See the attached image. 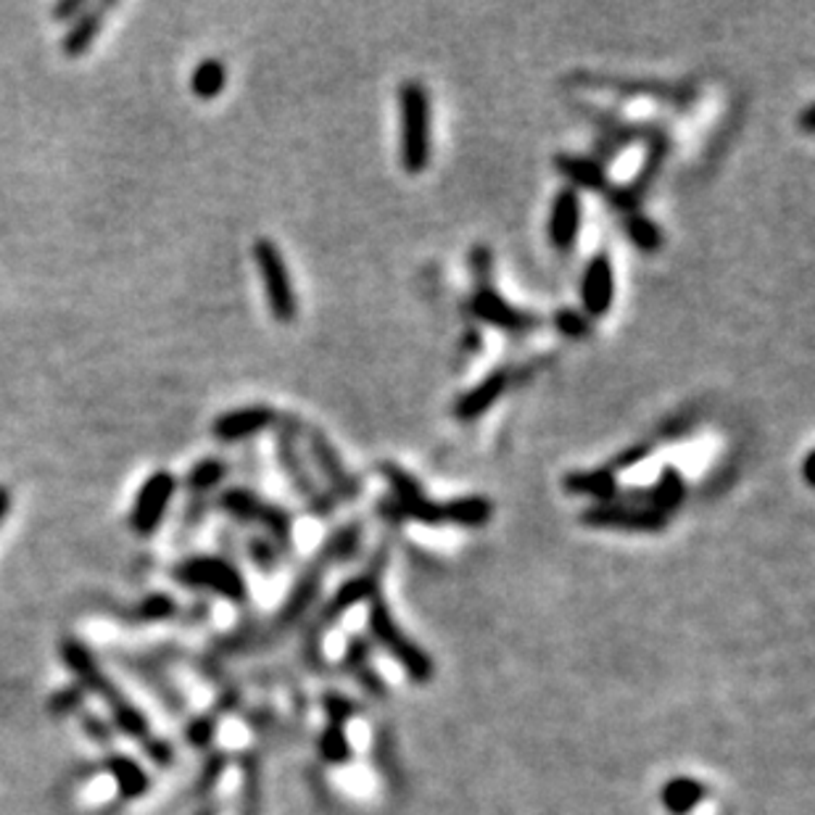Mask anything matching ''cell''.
<instances>
[{"label":"cell","instance_id":"1","mask_svg":"<svg viewBox=\"0 0 815 815\" xmlns=\"http://www.w3.org/2000/svg\"><path fill=\"white\" fill-rule=\"evenodd\" d=\"M383 565H385V552L378 555L375 565H372L370 570L362 572V576L351 578V581H346L344 586H341L333 596H330V602L320 609V615H317L314 623L309 626V631H307L304 652H307L309 663L322 665V637H325L328 628H333L335 623H338V620L344 618V615L354 605H362V602L375 600L378 586H381Z\"/></svg>","mask_w":815,"mask_h":815},{"label":"cell","instance_id":"2","mask_svg":"<svg viewBox=\"0 0 815 815\" xmlns=\"http://www.w3.org/2000/svg\"><path fill=\"white\" fill-rule=\"evenodd\" d=\"M402 103V164L409 174L425 172L431 161V98L425 85L407 79L399 90Z\"/></svg>","mask_w":815,"mask_h":815},{"label":"cell","instance_id":"3","mask_svg":"<svg viewBox=\"0 0 815 815\" xmlns=\"http://www.w3.org/2000/svg\"><path fill=\"white\" fill-rule=\"evenodd\" d=\"M370 637L372 642H378L388 652L396 663L402 665L404 674L409 676V681L415 683H428L433 678V659L417 646L412 639L404 637V631L396 626L394 615L388 613L385 602L381 596L370 602Z\"/></svg>","mask_w":815,"mask_h":815},{"label":"cell","instance_id":"4","mask_svg":"<svg viewBox=\"0 0 815 815\" xmlns=\"http://www.w3.org/2000/svg\"><path fill=\"white\" fill-rule=\"evenodd\" d=\"M220 509L238 522H254V526L264 528L280 552L285 546L288 549L294 546V520H291V515L277 504L261 499L257 491L225 489L220 496Z\"/></svg>","mask_w":815,"mask_h":815},{"label":"cell","instance_id":"5","mask_svg":"<svg viewBox=\"0 0 815 815\" xmlns=\"http://www.w3.org/2000/svg\"><path fill=\"white\" fill-rule=\"evenodd\" d=\"M254 261H257L272 317H275L280 325H291L298 314V298L283 254H280V248L270 238H257L254 240Z\"/></svg>","mask_w":815,"mask_h":815},{"label":"cell","instance_id":"6","mask_svg":"<svg viewBox=\"0 0 815 815\" xmlns=\"http://www.w3.org/2000/svg\"><path fill=\"white\" fill-rule=\"evenodd\" d=\"M275 452H277L280 468H283L285 478H288L291 486H294L296 494L301 496L304 504H307V507L312 509L317 518H333L335 502L330 499L328 491L322 489L320 483H317L314 472L309 470L307 459H304L301 449H298L296 422L291 428H288V422H285V425H280Z\"/></svg>","mask_w":815,"mask_h":815},{"label":"cell","instance_id":"7","mask_svg":"<svg viewBox=\"0 0 815 815\" xmlns=\"http://www.w3.org/2000/svg\"><path fill=\"white\" fill-rule=\"evenodd\" d=\"M64 659L70 663V668L79 676V681H83L85 687H90L92 692H101L103 700L111 702V711H114L116 720H120V726L124 731L133 733V737H146L148 726H146V720H143V715L135 711L133 705H127V702L122 700V694H116L114 689L109 687V681L103 678L101 668H98L96 659L90 657V652H87L83 644L64 642Z\"/></svg>","mask_w":815,"mask_h":815},{"label":"cell","instance_id":"8","mask_svg":"<svg viewBox=\"0 0 815 815\" xmlns=\"http://www.w3.org/2000/svg\"><path fill=\"white\" fill-rule=\"evenodd\" d=\"M298 439L307 444V454L312 457L317 472L325 478V483H328L325 491L330 494V499L357 502L359 494H362V483H359L357 478L346 470L344 459H341V454L335 452L333 441H330L320 428H304V431L298 433Z\"/></svg>","mask_w":815,"mask_h":815},{"label":"cell","instance_id":"9","mask_svg":"<svg viewBox=\"0 0 815 815\" xmlns=\"http://www.w3.org/2000/svg\"><path fill=\"white\" fill-rule=\"evenodd\" d=\"M177 581L193 589H209L211 594L225 596L230 602H246V578L233 563L222 557H193L177 568Z\"/></svg>","mask_w":815,"mask_h":815},{"label":"cell","instance_id":"10","mask_svg":"<svg viewBox=\"0 0 815 815\" xmlns=\"http://www.w3.org/2000/svg\"><path fill=\"white\" fill-rule=\"evenodd\" d=\"M581 522L600 531H628V533H659L668 526V518L657 509L637 502H605L583 509Z\"/></svg>","mask_w":815,"mask_h":815},{"label":"cell","instance_id":"11","mask_svg":"<svg viewBox=\"0 0 815 815\" xmlns=\"http://www.w3.org/2000/svg\"><path fill=\"white\" fill-rule=\"evenodd\" d=\"M174 491H177V478L170 470H159L153 476H148L138 489L135 496L133 515H129V526L140 536H151L153 531L161 526V520L166 518V509L174 499Z\"/></svg>","mask_w":815,"mask_h":815},{"label":"cell","instance_id":"12","mask_svg":"<svg viewBox=\"0 0 815 815\" xmlns=\"http://www.w3.org/2000/svg\"><path fill=\"white\" fill-rule=\"evenodd\" d=\"M470 312L476 320L486 322L491 328L507 330V333H526L539 325V317L509 304L494 285H476V294L470 298Z\"/></svg>","mask_w":815,"mask_h":815},{"label":"cell","instance_id":"13","mask_svg":"<svg viewBox=\"0 0 815 815\" xmlns=\"http://www.w3.org/2000/svg\"><path fill=\"white\" fill-rule=\"evenodd\" d=\"M615 304V267L607 251L589 259L581 277V307L586 320H600L609 314Z\"/></svg>","mask_w":815,"mask_h":815},{"label":"cell","instance_id":"14","mask_svg":"<svg viewBox=\"0 0 815 815\" xmlns=\"http://www.w3.org/2000/svg\"><path fill=\"white\" fill-rule=\"evenodd\" d=\"M272 425H277L275 409L267 407V404H251V407L230 409V412L217 417L211 433L222 444H238V441L254 439V435Z\"/></svg>","mask_w":815,"mask_h":815},{"label":"cell","instance_id":"15","mask_svg":"<svg viewBox=\"0 0 815 815\" xmlns=\"http://www.w3.org/2000/svg\"><path fill=\"white\" fill-rule=\"evenodd\" d=\"M583 222V207L578 190L563 188L549 209V240L557 251H568L578 240Z\"/></svg>","mask_w":815,"mask_h":815},{"label":"cell","instance_id":"16","mask_svg":"<svg viewBox=\"0 0 815 815\" xmlns=\"http://www.w3.org/2000/svg\"><path fill=\"white\" fill-rule=\"evenodd\" d=\"M509 385V372L507 370H496L491 375L483 378L481 383L472 385L470 391H465L459 396L457 404H454V417L462 422H472L478 420L481 415H486L496 402L502 399V394L507 391Z\"/></svg>","mask_w":815,"mask_h":815},{"label":"cell","instance_id":"17","mask_svg":"<svg viewBox=\"0 0 815 815\" xmlns=\"http://www.w3.org/2000/svg\"><path fill=\"white\" fill-rule=\"evenodd\" d=\"M565 491L578 496H591L596 504L615 502L618 499V476L607 468H594V470H576L568 472L563 481Z\"/></svg>","mask_w":815,"mask_h":815},{"label":"cell","instance_id":"18","mask_svg":"<svg viewBox=\"0 0 815 815\" xmlns=\"http://www.w3.org/2000/svg\"><path fill=\"white\" fill-rule=\"evenodd\" d=\"M555 166L563 177L570 180L568 188L572 190L583 188V190H594V193H607L609 188L602 161L589 159V157H572V153H559V157L555 159Z\"/></svg>","mask_w":815,"mask_h":815},{"label":"cell","instance_id":"19","mask_svg":"<svg viewBox=\"0 0 815 815\" xmlns=\"http://www.w3.org/2000/svg\"><path fill=\"white\" fill-rule=\"evenodd\" d=\"M687 494H689L687 478L681 476V470L665 468L657 476L655 486H652L650 491H644V502H646V507L657 509L659 515H665V518L670 520V515L678 513L681 504L687 502Z\"/></svg>","mask_w":815,"mask_h":815},{"label":"cell","instance_id":"20","mask_svg":"<svg viewBox=\"0 0 815 815\" xmlns=\"http://www.w3.org/2000/svg\"><path fill=\"white\" fill-rule=\"evenodd\" d=\"M111 9V3H101V5H87V9L79 14L77 18L72 22V27L66 29L64 35V42H61V48H64L66 55H72V59H77V55H83L87 48L92 46V40H96V35L101 33L103 27V16L106 11Z\"/></svg>","mask_w":815,"mask_h":815},{"label":"cell","instance_id":"21","mask_svg":"<svg viewBox=\"0 0 815 815\" xmlns=\"http://www.w3.org/2000/svg\"><path fill=\"white\" fill-rule=\"evenodd\" d=\"M702 798H705V787L700 781L687 779V776H678V779L668 781L663 787V805L665 811L674 815L692 813Z\"/></svg>","mask_w":815,"mask_h":815},{"label":"cell","instance_id":"22","mask_svg":"<svg viewBox=\"0 0 815 815\" xmlns=\"http://www.w3.org/2000/svg\"><path fill=\"white\" fill-rule=\"evenodd\" d=\"M446 518L454 526L481 528L494 518V504L486 496H462V499L446 502Z\"/></svg>","mask_w":815,"mask_h":815},{"label":"cell","instance_id":"23","mask_svg":"<svg viewBox=\"0 0 815 815\" xmlns=\"http://www.w3.org/2000/svg\"><path fill=\"white\" fill-rule=\"evenodd\" d=\"M346 670L357 678L359 683L372 694H383V683L381 678L375 676V670L370 668V644L367 639H351L346 646V657H344Z\"/></svg>","mask_w":815,"mask_h":815},{"label":"cell","instance_id":"24","mask_svg":"<svg viewBox=\"0 0 815 815\" xmlns=\"http://www.w3.org/2000/svg\"><path fill=\"white\" fill-rule=\"evenodd\" d=\"M227 85V66L220 59H203L190 74L193 96L201 101H211L220 96Z\"/></svg>","mask_w":815,"mask_h":815},{"label":"cell","instance_id":"25","mask_svg":"<svg viewBox=\"0 0 815 815\" xmlns=\"http://www.w3.org/2000/svg\"><path fill=\"white\" fill-rule=\"evenodd\" d=\"M227 472L230 468L225 459H217V457L198 459V462L188 470V476H185V486H188V491H193V494H207V491L222 486Z\"/></svg>","mask_w":815,"mask_h":815},{"label":"cell","instance_id":"26","mask_svg":"<svg viewBox=\"0 0 815 815\" xmlns=\"http://www.w3.org/2000/svg\"><path fill=\"white\" fill-rule=\"evenodd\" d=\"M623 227H626L628 238H631V244L637 246L639 251L652 254V251H657L659 246H663V233H659V227L646 214H639V211H628L626 220H623Z\"/></svg>","mask_w":815,"mask_h":815},{"label":"cell","instance_id":"27","mask_svg":"<svg viewBox=\"0 0 815 815\" xmlns=\"http://www.w3.org/2000/svg\"><path fill=\"white\" fill-rule=\"evenodd\" d=\"M109 770L114 774L116 787L124 798H138L148 789V779L143 774V768L138 763H133L129 757H111L109 761Z\"/></svg>","mask_w":815,"mask_h":815},{"label":"cell","instance_id":"28","mask_svg":"<svg viewBox=\"0 0 815 815\" xmlns=\"http://www.w3.org/2000/svg\"><path fill=\"white\" fill-rule=\"evenodd\" d=\"M320 752H322V757L333 765L348 763V757H351V744H348L344 726H333V724L328 726L320 739Z\"/></svg>","mask_w":815,"mask_h":815},{"label":"cell","instance_id":"29","mask_svg":"<svg viewBox=\"0 0 815 815\" xmlns=\"http://www.w3.org/2000/svg\"><path fill=\"white\" fill-rule=\"evenodd\" d=\"M259 813H261L259 765L254 757H248L246 774H244V798H240V815H259Z\"/></svg>","mask_w":815,"mask_h":815},{"label":"cell","instance_id":"30","mask_svg":"<svg viewBox=\"0 0 815 815\" xmlns=\"http://www.w3.org/2000/svg\"><path fill=\"white\" fill-rule=\"evenodd\" d=\"M248 555H251L254 563L259 565L261 572H272L277 568L280 559V549L272 541H261V539H251L248 541Z\"/></svg>","mask_w":815,"mask_h":815},{"label":"cell","instance_id":"31","mask_svg":"<svg viewBox=\"0 0 815 815\" xmlns=\"http://www.w3.org/2000/svg\"><path fill=\"white\" fill-rule=\"evenodd\" d=\"M555 325L559 333H565L568 338H583L589 333V320L583 312H572V309H559L555 314Z\"/></svg>","mask_w":815,"mask_h":815},{"label":"cell","instance_id":"32","mask_svg":"<svg viewBox=\"0 0 815 815\" xmlns=\"http://www.w3.org/2000/svg\"><path fill=\"white\" fill-rule=\"evenodd\" d=\"M491 270H494V259H491V251L483 246H476L470 251V272L476 285H489L491 283Z\"/></svg>","mask_w":815,"mask_h":815},{"label":"cell","instance_id":"33","mask_svg":"<svg viewBox=\"0 0 815 815\" xmlns=\"http://www.w3.org/2000/svg\"><path fill=\"white\" fill-rule=\"evenodd\" d=\"M650 454H652V446L650 444H633V446H628V449L620 452L618 457H615L613 462L607 465V468L613 470L615 476H618L620 470L633 468V465H639V462H642V459L650 457Z\"/></svg>","mask_w":815,"mask_h":815},{"label":"cell","instance_id":"34","mask_svg":"<svg viewBox=\"0 0 815 815\" xmlns=\"http://www.w3.org/2000/svg\"><path fill=\"white\" fill-rule=\"evenodd\" d=\"M325 707H328V715H330V724H333V726H344L346 720H351V715L357 713L354 702L344 694H328Z\"/></svg>","mask_w":815,"mask_h":815},{"label":"cell","instance_id":"35","mask_svg":"<svg viewBox=\"0 0 815 815\" xmlns=\"http://www.w3.org/2000/svg\"><path fill=\"white\" fill-rule=\"evenodd\" d=\"M140 618L146 620H159V618H170L174 613V602L170 596H148L146 605L140 607Z\"/></svg>","mask_w":815,"mask_h":815},{"label":"cell","instance_id":"36","mask_svg":"<svg viewBox=\"0 0 815 815\" xmlns=\"http://www.w3.org/2000/svg\"><path fill=\"white\" fill-rule=\"evenodd\" d=\"M87 9V3H83V0H66V3L55 5L53 9V16L61 18V22H74L83 11Z\"/></svg>","mask_w":815,"mask_h":815},{"label":"cell","instance_id":"37","mask_svg":"<svg viewBox=\"0 0 815 815\" xmlns=\"http://www.w3.org/2000/svg\"><path fill=\"white\" fill-rule=\"evenodd\" d=\"M813 462H815V452L811 449V452H807V457H805V462H802V472H805V483H807V486H815V481H813Z\"/></svg>","mask_w":815,"mask_h":815},{"label":"cell","instance_id":"38","mask_svg":"<svg viewBox=\"0 0 815 815\" xmlns=\"http://www.w3.org/2000/svg\"><path fill=\"white\" fill-rule=\"evenodd\" d=\"M9 507H11V494H9V489L0 486V522H3L5 515H9Z\"/></svg>","mask_w":815,"mask_h":815},{"label":"cell","instance_id":"39","mask_svg":"<svg viewBox=\"0 0 815 815\" xmlns=\"http://www.w3.org/2000/svg\"><path fill=\"white\" fill-rule=\"evenodd\" d=\"M813 114H815V106H807L805 114H802V127H805V133H813Z\"/></svg>","mask_w":815,"mask_h":815},{"label":"cell","instance_id":"40","mask_svg":"<svg viewBox=\"0 0 815 815\" xmlns=\"http://www.w3.org/2000/svg\"><path fill=\"white\" fill-rule=\"evenodd\" d=\"M201 815H217V811H214V807H209V811L201 813Z\"/></svg>","mask_w":815,"mask_h":815}]
</instances>
